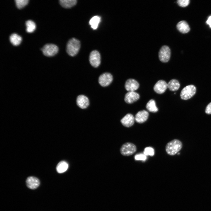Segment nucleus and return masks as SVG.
I'll list each match as a JSON object with an SVG mask.
<instances>
[{
    "label": "nucleus",
    "instance_id": "obj_18",
    "mask_svg": "<svg viewBox=\"0 0 211 211\" xmlns=\"http://www.w3.org/2000/svg\"><path fill=\"white\" fill-rule=\"evenodd\" d=\"M60 5L63 7L65 8H70L77 3L76 0H60L59 1Z\"/></svg>",
    "mask_w": 211,
    "mask_h": 211
},
{
    "label": "nucleus",
    "instance_id": "obj_6",
    "mask_svg": "<svg viewBox=\"0 0 211 211\" xmlns=\"http://www.w3.org/2000/svg\"><path fill=\"white\" fill-rule=\"evenodd\" d=\"M171 56V50L169 47L164 45L162 47L159 53V57L160 61L163 62H167Z\"/></svg>",
    "mask_w": 211,
    "mask_h": 211
},
{
    "label": "nucleus",
    "instance_id": "obj_20",
    "mask_svg": "<svg viewBox=\"0 0 211 211\" xmlns=\"http://www.w3.org/2000/svg\"><path fill=\"white\" fill-rule=\"evenodd\" d=\"M68 167V163L64 161L59 162L56 167L57 171L59 173H62L66 171Z\"/></svg>",
    "mask_w": 211,
    "mask_h": 211
},
{
    "label": "nucleus",
    "instance_id": "obj_13",
    "mask_svg": "<svg viewBox=\"0 0 211 211\" xmlns=\"http://www.w3.org/2000/svg\"><path fill=\"white\" fill-rule=\"evenodd\" d=\"M149 116L148 112L143 110L139 111L135 115V121L139 123H142L147 120Z\"/></svg>",
    "mask_w": 211,
    "mask_h": 211
},
{
    "label": "nucleus",
    "instance_id": "obj_4",
    "mask_svg": "<svg viewBox=\"0 0 211 211\" xmlns=\"http://www.w3.org/2000/svg\"><path fill=\"white\" fill-rule=\"evenodd\" d=\"M136 146L132 143L127 142L124 144L121 147L120 151L121 154L124 156L132 155L136 151Z\"/></svg>",
    "mask_w": 211,
    "mask_h": 211
},
{
    "label": "nucleus",
    "instance_id": "obj_27",
    "mask_svg": "<svg viewBox=\"0 0 211 211\" xmlns=\"http://www.w3.org/2000/svg\"><path fill=\"white\" fill-rule=\"evenodd\" d=\"M190 2L189 0H178L177 1V3L180 6L185 7L189 4Z\"/></svg>",
    "mask_w": 211,
    "mask_h": 211
},
{
    "label": "nucleus",
    "instance_id": "obj_30",
    "mask_svg": "<svg viewBox=\"0 0 211 211\" xmlns=\"http://www.w3.org/2000/svg\"><path fill=\"white\" fill-rule=\"evenodd\" d=\"M180 154V153H178V155H179Z\"/></svg>",
    "mask_w": 211,
    "mask_h": 211
},
{
    "label": "nucleus",
    "instance_id": "obj_2",
    "mask_svg": "<svg viewBox=\"0 0 211 211\" xmlns=\"http://www.w3.org/2000/svg\"><path fill=\"white\" fill-rule=\"evenodd\" d=\"M80 47V42L79 41L75 38H72L67 42L66 51L69 55L74 56L77 54Z\"/></svg>",
    "mask_w": 211,
    "mask_h": 211
},
{
    "label": "nucleus",
    "instance_id": "obj_7",
    "mask_svg": "<svg viewBox=\"0 0 211 211\" xmlns=\"http://www.w3.org/2000/svg\"><path fill=\"white\" fill-rule=\"evenodd\" d=\"M89 60L93 67H98L101 63V56L98 52L96 50L92 51L89 55Z\"/></svg>",
    "mask_w": 211,
    "mask_h": 211
},
{
    "label": "nucleus",
    "instance_id": "obj_26",
    "mask_svg": "<svg viewBox=\"0 0 211 211\" xmlns=\"http://www.w3.org/2000/svg\"><path fill=\"white\" fill-rule=\"evenodd\" d=\"M134 158L136 160H141L144 161L147 159V157L144 154H136Z\"/></svg>",
    "mask_w": 211,
    "mask_h": 211
},
{
    "label": "nucleus",
    "instance_id": "obj_28",
    "mask_svg": "<svg viewBox=\"0 0 211 211\" xmlns=\"http://www.w3.org/2000/svg\"><path fill=\"white\" fill-rule=\"evenodd\" d=\"M205 112L207 114H211V102L209 103L206 106Z\"/></svg>",
    "mask_w": 211,
    "mask_h": 211
},
{
    "label": "nucleus",
    "instance_id": "obj_16",
    "mask_svg": "<svg viewBox=\"0 0 211 211\" xmlns=\"http://www.w3.org/2000/svg\"><path fill=\"white\" fill-rule=\"evenodd\" d=\"M176 27L178 30L183 33H188L190 30V28L188 23L184 21H182L178 22Z\"/></svg>",
    "mask_w": 211,
    "mask_h": 211
},
{
    "label": "nucleus",
    "instance_id": "obj_9",
    "mask_svg": "<svg viewBox=\"0 0 211 211\" xmlns=\"http://www.w3.org/2000/svg\"><path fill=\"white\" fill-rule=\"evenodd\" d=\"M139 86L138 82L133 79H127L125 84V89L128 92L134 91L138 88Z\"/></svg>",
    "mask_w": 211,
    "mask_h": 211
},
{
    "label": "nucleus",
    "instance_id": "obj_10",
    "mask_svg": "<svg viewBox=\"0 0 211 211\" xmlns=\"http://www.w3.org/2000/svg\"><path fill=\"white\" fill-rule=\"evenodd\" d=\"M167 87V84L164 81L161 80L158 81L154 87V91L158 94H162L164 93Z\"/></svg>",
    "mask_w": 211,
    "mask_h": 211
},
{
    "label": "nucleus",
    "instance_id": "obj_3",
    "mask_svg": "<svg viewBox=\"0 0 211 211\" xmlns=\"http://www.w3.org/2000/svg\"><path fill=\"white\" fill-rule=\"evenodd\" d=\"M196 89L193 85H189L184 87L181 90L180 97L181 99L187 100L192 97L195 93Z\"/></svg>",
    "mask_w": 211,
    "mask_h": 211
},
{
    "label": "nucleus",
    "instance_id": "obj_15",
    "mask_svg": "<svg viewBox=\"0 0 211 211\" xmlns=\"http://www.w3.org/2000/svg\"><path fill=\"white\" fill-rule=\"evenodd\" d=\"M76 103L80 108L85 109L89 106V101L88 98L84 95H80L77 98Z\"/></svg>",
    "mask_w": 211,
    "mask_h": 211
},
{
    "label": "nucleus",
    "instance_id": "obj_19",
    "mask_svg": "<svg viewBox=\"0 0 211 211\" xmlns=\"http://www.w3.org/2000/svg\"><path fill=\"white\" fill-rule=\"evenodd\" d=\"M9 40L11 42L14 46L20 44L22 40L21 37L17 34L13 33L10 36Z\"/></svg>",
    "mask_w": 211,
    "mask_h": 211
},
{
    "label": "nucleus",
    "instance_id": "obj_23",
    "mask_svg": "<svg viewBox=\"0 0 211 211\" xmlns=\"http://www.w3.org/2000/svg\"><path fill=\"white\" fill-rule=\"evenodd\" d=\"M25 25L26 26V31L28 33H31L35 29V24L32 20H28L26 21Z\"/></svg>",
    "mask_w": 211,
    "mask_h": 211
},
{
    "label": "nucleus",
    "instance_id": "obj_25",
    "mask_svg": "<svg viewBox=\"0 0 211 211\" xmlns=\"http://www.w3.org/2000/svg\"><path fill=\"white\" fill-rule=\"evenodd\" d=\"M143 154L146 156H153L154 154V149L151 147H146L144 150Z\"/></svg>",
    "mask_w": 211,
    "mask_h": 211
},
{
    "label": "nucleus",
    "instance_id": "obj_5",
    "mask_svg": "<svg viewBox=\"0 0 211 211\" xmlns=\"http://www.w3.org/2000/svg\"><path fill=\"white\" fill-rule=\"evenodd\" d=\"M41 50L44 55L50 57L54 56L58 52V48L55 44H47L41 48Z\"/></svg>",
    "mask_w": 211,
    "mask_h": 211
},
{
    "label": "nucleus",
    "instance_id": "obj_17",
    "mask_svg": "<svg viewBox=\"0 0 211 211\" xmlns=\"http://www.w3.org/2000/svg\"><path fill=\"white\" fill-rule=\"evenodd\" d=\"M180 87L179 81L175 79L171 80L167 84V87L171 91H176Z\"/></svg>",
    "mask_w": 211,
    "mask_h": 211
},
{
    "label": "nucleus",
    "instance_id": "obj_11",
    "mask_svg": "<svg viewBox=\"0 0 211 211\" xmlns=\"http://www.w3.org/2000/svg\"><path fill=\"white\" fill-rule=\"evenodd\" d=\"M135 117L131 114L128 113L121 120L122 124L125 127H129L132 126L134 123Z\"/></svg>",
    "mask_w": 211,
    "mask_h": 211
},
{
    "label": "nucleus",
    "instance_id": "obj_1",
    "mask_svg": "<svg viewBox=\"0 0 211 211\" xmlns=\"http://www.w3.org/2000/svg\"><path fill=\"white\" fill-rule=\"evenodd\" d=\"M182 144L178 139H174L169 142L166 145L165 150L167 153L170 155H174L181 149Z\"/></svg>",
    "mask_w": 211,
    "mask_h": 211
},
{
    "label": "nucleus",
    "instance_id": "obj_8",
    "mask_svg": "<svg viewBox=\"0 0 211 211\" xmlns=\"http://www.w3.org/2000/svg\"><path fill=\"white\" fill-rule=\"evenodd\" d=\"M113 76L110 73H105L101 75L98 79L100 84L103 87L108 86L112 82Z\"/></svg>",
    "mask_w": 211,
    "mask_h": 211
},
{
    "label": "nucleus",
    "instance_id": "obj_12",
    "mask_svg": "<svg viewBox=\"0 0 211 211\" xmlns=\"http://www.w3.org/2000/svg\"><path fill=\"white\" fill-rule=\"evenodd\" d=\"M139 97V94L136 92H128L125 95L124 100L126 103L131 104L137 101Z\"/></svg>",
    "mask_w": 211,
    "mask_h": 211
},
{
    "label": "nucleus",
    "instance_id": "obj_14",
    "mask_svg": "<svg viewBox=\"0 0 211 211\" xmlns=\"http://www.w3.org/2000/svg\"><path fill=\"white\" fill-rule=\"evenodd\" d=\"M40 184L39 180L35 177H29L26 180V185L30 189H34L36 188L39 186Z\"/></svg>",
    "mask_w": 211,
    "mask_h": 211
},
{
    "label": "nucleus",
    "instance_id": "obj_22",
    "mask_svg": "<svg viewBox=\"0 0 211 211\" xmlns=\"http://www.w3.org/2000/svg\"><path fill=\"white\" fill-rule=\"evenodd\" d=\"M101 17L98 16H95L92 18L90 20L89 23L91 28L93 29H96L98 24L101 21Z\"/></svg>",
    "mask_w": 211,
    "mask_h": 211
},
{
    "label": "nucleus",
    "instance_id": "obj_29",
    "mask_svg": "<svg viewBox=\"0 0 211 211\" xmlns=\"http://www.w3.org/2000/svg\"><path fill=\"white\" fill-rule=\"evenodd\" d=\"M206 23L209 25L210 27L211 28V16L208 17L206 21Z\"/></svg>",
    "mask_w": 211,
    "mask_h": 211
},
{
    "label": "nucleus",
    "instance_id": "obj_21",
    "mask_svg": "<svg viewBox=\"0 0 211 211\" xmlns=\"http://www.w3.org/2000/svg\"><path fill=\"white\" fill-rule=\"evenodd\" d=\"M146 108L149 111L151 112L156 113L158 110L155 101L152 99L150 100L147 103Z\"/></svg>",
    "mask_w": 211,
    "mask_h": 211
},
{
    "label": "nucleus",
    "instance_id": "obj_24",
    "mask_svg": "<svg viewBox=\"0 0 211 211\" xmlns=\"http://www.w3.org/2000/svg\"><path fill=\"white\" fill-rule=\"evenodd\" d=\"M15 1L17 8L18 9H21L27 4L29 1L28 0H16Z\"/></svg>",
    "mask_w": 211,
    "mask_h": 211
}]
</instances>
